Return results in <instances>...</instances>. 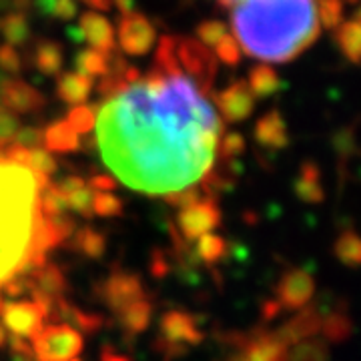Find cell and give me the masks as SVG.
Listing matches in <instances>:
<instances>
[{"instance_id":"cell-26","label":"cell","mask_w":361,"mask_h":361,"mask_svg":"<svg viewBox=\"0 0 361 361\" xmlns=\"http://www.w3.org/2000/svg\"><path fill=\"white\" fill-rule=\"evenodd\" d=\"M225 251H227L225 239L221 235H215V233H207L195 241V255L207 265L219 263L221 259L225 257Z\"/></svg>"},{"instance_id":"cell-24","label":"cell","mask_w":361,"mask_h":361,"mask_svg":"<svg viewBox=\"0 0 361 361\" xmlns=\"http://www.w3.org/2000/svg\"><path fill=\"white\" fill-rule=\"evenodd\" d=\"M337 47L345 54L349 63L360 65L361 63V23L349 20L337 28Z\"/></svg>"},{"instance_id":"cell-30","label":"cell","mask_w":361,"mask_h":361,"mask_svg":"<svg viewBox=\"0 0 361 361\" xmlns=\"http://www.w3.org/2000/svg\"><path fill=\"white\" fill-rule=\"evenodd\" d=\"M94 193L97 191H92L89 185H85V187H80L77 191L68 193L65 197L66 209H71L73 213H77V215L85 217V219L94 217L92 215V199H94Z\"/></svg>"},{"instance_id":"cell-28","label":"cell","mask_w":361,"mask_h":361,"mask_svg":"<svg viewBox=\"0 0 361 361\" xmlns=\"http://www.w3.org/2000/svg\"><path fill=\"white\" fill-rule=\"evenodd\" d=\"M0 32L4 39L8 40L11 47H18V44L26 42L30 28H28V23L23 14L11 13L0 18Z\"/></svg>"},{"instance_id":"cell-20","label":"cell","mask_w":361,"mask_h":361,"mask_svg":"<svg viewBox=\"0 0 361 361\" xmlns=\"http://www.w3.org/2000/svg\"><path fill=\"white\" fill-rule=\"evenodd\" d=\"M90 92H92V78L85 77V75H80L77 71L75 73L61 75L59 82H56V94H59V99L65 101V103L73 104V106L87 103Z\"/></svg>"},{"instance_id":"cell-8","label":"cell","mask_w":361,"mask_h":361,"mask_svg":"<svg viewBox=\"0 0 361 361\" xmlns=\"http://www.w3.org/2000/svg\"><path fill=\"white\" fill-rule=\"evenodd\" d=\"M221 209L215 199H201L191 207H185L177 213V227L179 235L193 243L207 233H213L221 225Z\"/></svg>"},{"instance_id":"cell-52","label":"cell","mask_w":361,"mask_h":361,"mask_svg":"<svg viewBox=\"0 0 361 361\" xmlns=\"http://www.w3.org/2000/svg\"><path fill=\"white\" fill-rule=\"evenodd\" d=\"M71 361H82V360H78V357H75V360H71Z\"/></svg>"},{"instance_id":"cell-33","label":"cell","mask_w":361,"mask_h":361,"mask_svg":"<svg viewBox=\"0 0 361 361\" xmlns=\"http://www.w3.org/2000/svg\"><path fill=\"white\" fill-rule=\"evenodd\" d=\"M227 35H229V30H227L225 23H221V20H205L197 26L199 42L205 44L207 49H215L219 44V40Z\"/></svg>"},{"instance_id":"cell-21","label":"cell","mask_w":361,"mask_h":361,"mask_svg":"<svg viewBox=\"0 0 361 361\" xmlns=\"http://www.w3.org/2000/svg\"><path fill=\"white\" fill-rule=\"evenodd\" d=\"M73 251H77L87 259H101L106 253V237L94 227H80L75 229L71 239L66 241Z\"/></svg>"},{"instance_id":"cell-44","label":"cell","mask_w":361,"mask_h":361,"mask_svg":"<svg viewBox=\"0 0 361 361\" xmlns=\"http://www.w3.org/2000/svg\"><path fill=\"white\" fill-rule=\"evenodd\" d=\"M99 361H130L127 355H121L116 353L115 349H111L109 345H104L103 351H101V360Z\"/></svg>"},{"instance_id":"cell-9","label":"cell","mask_w":361,"mask_h":361,"mask_svg":"<svg viewBox=\"0 0 361 361\" xmlns=\"http://www.w3.org/2000/svg\"><path fill=\"white\" fill-rule=\"evenodd\" d=\"M2 327L11 336L32 341L44 327V315L32 299L11 301V303H4V310H2Z\"/></svg>"},{"instance_id":"cell-18","label":"cell","mask_w":361,"mask_h":361,"mask_svg":"<svg viewBox=\"0 0 361 361\" xmlns=\"http://www.w3.org/2000/svg\"><path fill=\"white\" fill-rule=\"evenodd\" d=\"M42 147L49 153H75L80 149V135L66 121H54L42 130Z\"/></svg>"},{"instance_id":"cell-6","label":"cell","mask_w":361,"mask_h":361,"mask_svg":"<svg viewBox=\"0 0 361 361\" xmlns=\"http://www.w3.org/2000/svg\"><path fill=\"white\" fill-rule=\"evenodd\" d=\"M175 39V54L180 68L195 78L201 87L211 92L213 80L217 75V59L215 54L201 44L199 40L187 39V37H173Z\"/></svg>"},{"instance_id":"cell-25","label":"cell","mask_w":361,"mask_h":361,"mask_svg":"<svg viewBox=\"0 0 361 361\" xmlns=\"http://www.w3.org/2000/svg\"><path fill=\"white\" fill-rule=\"evenodd\" d=\"M65 63V54L56 42H40L35 49V65L44 75H59Z\"/></svg>"},{"instance_id":"cell-34","label":"cell","mask_w":361,"mask_h":361,"mask_svg":"<svg viewBox=\"0 0 361 361\" xmlns=\"http://www.w3.org/2000/svg\"><path fill=\"white\" fill-rule=\"evenodd\" d=\"M219 153L223 159L231 161V159H237V157L243 155L245 151V139L241 133H227L221 137V142L217 145Z\"/></svg>"},{"instance_id":"cell-46","label":"cell","mask_w":361,"mask_h":361,"mask_svg":"<svg viewBox=\"0 0 361 361\" xmlns=\"http://www.w3.org/2000/svg\"><path fill=\"white\" fill-rule=\"evenodd\" d=\"M113 4H115L116 8L123 14L133 13V0H113Z\"/></svg>"},{"instance_id":"cell-37","label":"cell","mask_w":361,"mask_h":361,"mask_svg":"<svg viewBox=\"0 0 361 361\" xmlns=\"http://www.w3.org/2000/svg\"><path fill=\"white\" fill-rule=\"evenodd\" d=\"M315 177H317L315 167L305 165V167H303V173H301V177H299V180H297V193L301 195L303 199H307V201L319 199V187L315 185Z\"/></svg>"},{"instance_id":"cell-17","label":"cell","mask_w":361,"mask_h":361,"mask_svg":"<svg viewBox=\"0 0 361 361\" xmlns=\"http://www.w3.org/2000/svg\"><path fill=\"white\" fill-rule=\"evenodd\" d=\"M313 293V281L303 271H291L277 285V295L285 307H301Z\"/></svg>"},{"instance_id":"cell-3","label":"cell","mask_w":361,"mask_h":361,"mask_svg":"<svg viewBox=\"0 0 361 361\" xmlns=\"http://www.w3.org/2000/svg\"><path fill=\"white\" fill-rule=\"evenodd\" d=\"M47 183L51 179L0 159V287L47 263L35 251L39 193Z\"/></svg>"},{"instance_id":"cell-16","label":"cell","mask_w":361,"mask_h":361,"mask_svg":"<svg viewBox=\"0 0 361 361\" xmlns=\"http://www.w3.org/2000/svg\"><path fill=\"white\" fill-rule=\"evenodd\" d=\"M116 322L127 337L141 336L151 327L153 322V301L149 297H142L139 301L130 303L116 313Z\"/></svg>"},{"instance_id":"cell-49","label":"cell","mask_w":361,"mask_h":361,"mask_svg":"<svg viewBox=\"0 0 361 361\" xmlns=\"http://www.w3.org/2000/svg\"><path fill=\"white\" fill-rule=\"evenodd\" d=\"M6 339H8V331L0 325V349L6 345Z\"/></svg>"},{"instance_id":"cell-48","label":"cell","mask_w":361,"mask_h":361,"mask_svg":"<svg viewBox=\"0 0 361 361\" xmlns=\"http://www.w3.org/2000/svg\"><path fill=\"white\" fill-rule=\"evenodd\" d=\"M11 361H35V357L32 355H23V353H13Z\"/></svg>"},{"instance_id":"cell-31","label":"cell","mask_w":361,"mask_h":361,"mask_svg":"<svg viewBox=\"0 0 361 361\" xmlns=\"http://www.w3.org/2000/svg\"><path fill=\"white\" fill-rule=\"evenodd\" d=\"M317 18L319 25L334 30L341 25L343 18V4L341 0H317Z\"/></svg>"},{"instance_id":"cell-11","label":"cell","mask_w":361,"mask_h":361,"mask_svg":"<svg viewBox=\"0 0 361 361\" xmlns=\"http://www.w3.org/2000/svg\"><path fill=\"white\" fill-rule=\"evenodd\" d=\"M215 104L227 123H241L255 111V94L249 90L245 80H235L215 97Z\"/></svg>"},{"instance_id":"cell-22","label":"cell","mask_w":361,"mask_h":361,"mask_svg":"<svg viewBox=\"0 0 361 361\" xmlns=\"http://www.w3.org/2000/svg\"><path fill=\"white\" fill-rule=\"evenodd\" d=\"M111 56L113 54H106V52L89 47V49H82L75 54V68H77V73L89 78L104 77L111 66Z\"/></svg>"},{"instance_id":"cell-42","label":"cell","mask_w":361,"mask_h":361,"mask_svg":"<svg viewBox=\"0 0 361 361\" xmlns=\"http://www.w3.org/2000/svg\"><path fill=\"white\" fill-rule=\"evenodd\" d=\"M52 16L61 18V20H71L73 16L78 14V6L75 0H54V6H52Z\"/></svg>"},{"instance_id":"cell-51","label":"cell","mask_w":361,"mask_h":361,"mask_svg":"<svg viewBox=\"0 0 361 361\" xmlns=\"http://www.w3.org/2000/svg\"><path fill=\"white\" fill-rule=\"evenodd\" d=\"M355 20H357V23H361V11H357V14H355Z\"/></svg>"},{"instance_id":"cell-39","label":"cell","mask_w":361,"mask_h":361,"mask_svg":"<svg viewBox=\"0 0 361 361\" xmlns=\"http://www.w3.org/2000/svg\"><path fill=\"white\" fill-rule=\"evenodd\" d=\"M169 205L177 207V209H185V207H191L197 201H201V189L199 187H189V189H183L177 193H171L165 197Z\"/></svg>"},{"instance_id":"cell-5","label":"cell","mask_w":361,"mask_h":361,"mask_svg":"<svg viewBox=\"0 0 361 361\" xmlns=\"http://www.w3.org/2000/svg\"><path fill=\"white\" fill-rule=\"evenodd\" d=\"M30 343L37 361H71L85 348V336L65 323H51Z\"/></svg>"},{"instance_id":"cell-29","label":"cell","mask_w":361,"mask_h":361,"mask_svg":"<svg viewBox=\"0 0 361 361\" xmlns=\"http://www.w3.org/2000/svg\"><path fill=\"white\" fill-rule=\"evenodd\" d=\"M66 123L77 135H89L97 123V106L94 104H77L68 111Z\"/></svg>"},{"instance_id":"cell-53","label":"cell","mask_w":361,"mask_h":361,"mask_svg":"<svg viewBox=\"0 0 361 361\" xmlns=\"http://www.w3.org/2000/svg\"><path fill=\"white\" fill-rule=\"evenodd\" d=\"M349 2H357V0H349Z\"/></svg>"},{"instance_id":"cell-45","label":"cell","mask_w":361,"mask_h":361,"mask_svg":"<svg viewBox=\"0 0 361 361\" xmlns=\"http://www.w3.org/2000/svg\"><path fill=\"white\" fill-rule=\"evenodd\" d=\"M167 261L165 257H155L153 259V273H155V277H163V275H167Z\"/></svg>"},{"instance_id":"cell-4","label":"cell","mask_w":361,"mask_h":361,"mask_svg":"<svg viewBox=\"0 0 361 361\" xmlns=\"http://www.w3.org/2000/svg\"><path fill=\"white\" fill-rule=\"evenodd\" d=\"M203 331L195 322L191 313L171 310L159 319V336L155 349L165 357H180L195 345L203 341Z\"/></svg>"},{"instance_id":"cell-23","label":"cell","mask_w":361,"mask_h":361,"mask_svg":"<svg viewBox=\"0 0 361 361\" xmlns=\"http://www.w3.org/2000/svg\"><path fill=\"white\" fill-rule=\"evenodd\" d=\"M247 87L255 97H271L281 89V78L269 65H257L251 68Z\"/></svg>"},{"instance_id":"cell-43","label":"cell","mask_w":361,"mask_h":361,"mask_svg":"<svg viewBox=\"0 0 361 361\" xmlns=\"http://www.w3.org/2000/svg\"><path fill=\"white\" fill-rule=\"evenodd\" d=\"M85 185H87V180L82 179L80 175H66V177H63V179L56 183V187L61 189V193L65 195V197L68 193L80 189V187H85Z\"/></svg>"},{"instance_id":"cell-35","label":"cell","mask_w":361,"mask_h":361,"mask_svg":"<svg viewBox=\"0 0 361 361\" xmlns=\"http://www.w3.org/2000/svg\"><path fill=\"white\" fill-rule=\"evenodd\" d=\"M215 56L221 63L229 66H237L241 61V49L237 44V40L233 39V35H227L219 40V44L215 47Z\"/></svg>"},{"instance_id":"cell-2","label":"cell","mask_w":361,"mask_h":361,"mask_svg":"<svg viewBox=\"0 0 361 361\" xmlns=\"http://www.w3.org/2000/svg\"><path fill=\"white\" fill-rule=\"evenodd\" d=\"M233 39L261 63H289L317 40V0H239L231 6Z\"/></svg>"},{"instance_id":"cell-41","label":"cell","mask_w":361,"mask_h":361,"mask_svg":"<svg viewBox=\"0 0 361 361\" xmlns=\"http://www.w3.org/2000/svg\"><path fill=\"white\" fill-rule=\"evenodd\" d=\"M87 185L97 193H113L116 185H118V180L113 175H94V177H90L87 180Z\"/></svg>"},{"instance_id":"cell-38","label":"cell","mask_w":361,"mask_h":361,"mask_svg":"<svg viewBox=\"0 0 361 361\" xmlns=\"http://www.w3.org/2000/svg\"><path fill=\"white\" fill-rule=\"evenodd\" d=\"M13 145L25 147V149H37L42 147V130L37 127H20L14 135Z\"/></svg>"},{"instance_id":"cell-27","label":"cell","mask_w":361,"mask_h":361,"mask_svg":"<svg viewBox=\"0 0 361 361\" xmlns=\"http://www.w3.org/2000/svg\"><path fill=\"white\" fill-rule=\"evenodd\" d=\"M39 209L40 215L51 219V217H61L66 215V201L65 195L56 187V183H47L39 193Z\"/></svg>"},{"instance_id":"cell-50","label":"cell","mask_w":361,"mask_h":361,"mask_svg":"<svg viewBox=\"0 0 361 361\" xmlns=\"http://www.w3.org/2000/svg\"><path fill=\"white\" fill-rule=\"evenodd\" d=\"M2 310H4V301H2V295H0V317H2Z\"/></svg>"},{"instance_id":"cell-15","label":"cell","mask_w":361,"mask_h":361,"mask_svg":"<svg viewBox=\"0 0 361 361\" xmlns=\"http://www.w3.org/2000/svg\"><path fill=\"white\" fill-rule=\"evenodd\" d=\"M51 322H63L73 329H80V334H97L101 327L104 325V317L99 313H90L77 307L75 303L63 299H56L54 307H52L51 315H49Z\"/></svg>"},{"instance_id":"cell-1","label":"cell","mask_w":361,"mask_h":361,"mask_svg":"<svg viewBox=\"0 0 361 361\" xmlns=\"http://www.w3.org/2000/svg\"><path fill=\"white\" fill-rule=\"evenodd\" d=\"M180 68L175 39L159 42L155 66L125 85L97 111V145L106 167L147 195L177 193L213 169L221 121L215 104Z\"/></svg>"},{"instance_id":"cell-13","label":"cell","mask_w":361,"mask_h":361,"mask_svg":"<svg viewBox=\"0 0 361 361\" xmlns=\"http://www.w3.org/2000/svg\"><path fill=\"white\" fill-rule=\"evenodd\" d=\"M23 277L26 281V291H30V295H42L56 301L63 299L68 289L65 271L56 263H42L40 267H35Z\"/></svg>"},{"instance_id":"cell-14","label":"cell","mask_w":361,"mask_h":361,"mask_svg":"<svg viewBox=\"0 0 361 361\" xmlns=\"http://www.w3.org/2000/svg\"><path fill=\"white\" fill-rule=\"evenodd\" d=\"M80 39L90 44V49L113 54L116 47V32L113 25L99 13H85L78 18Z\"/></svg>"},{"instance_id":"cell-36","label":"cell","mask_w":361,"mask_h":361,"mask_svg":"<svg viewBox=\"0 0 361 361\" xmlns=\"http://www.w3.org/2000/svg\"><path fill=\"white\" fill-rule=\"evenodd\" d=\"M18 129H20V123L16 115L0 104V149H6L8 145H13L14 135Z\"/></svg>"},{"instance_id":"cell-19","label":"cell","mask_w":361,"mask_h":361,"mask_svg":"<svg viewBox=\"0 0 361 361\" xmlns=\"http://www.w3.org/2000/svg\"><path fill=\"white\" fill-rule=\"evenodd\" d=\"M255 139L259 145L269 147V149H281L287 145L289 135H287V127L279 111H269L267 115L259 118L255 125Z\"/></svg>"},{"instance_id":"cell-40","label":"cell","mask_w":361,"mask_h":361,"mask_svg":"<svg viewBox=\"0 0 361 361\" xmlns=\"http://www.w3.org/2000/svg\"><path fill=\"white\" fill-rule=\"evenodd\" d=\"M20 66H23V61H20L18 51L11 44H2L0 47V68H4L8 73H16V71H20Z\"/></svg>"},{"instance_id":"cell-10","label":"cell","mask_w":361,"mask_h":361,"mask_svg":"<svg viewBox=\"0 0 361 361\" xmlns=\"http://www.w3.org/2000/svg\"><path fill=\"white\" fill-rule=\"evenodd\" d=\"M118 44L121 49L133 54V56H142L153 49L157 40L155 26L147 16L137 13L123 14L118 23Z\"/></svg>"},{"instance_id":"cell-32","label":"cell","mask_w":361,"mask_h":361,"mask_svg":"<svg viewBox=\"0 0 361 361\" xmlns=\"http://www.w3.org/2000/svg\"><path fill=\"white\" fill-rule=\"evenodd\" d=\"M123 201L115 193H94L92 199V215L99 217H118L123 215Z\"/></svg>"},{"instance_id":"cell-47","label":"cell","mask_w":361,"mask_h":361,"mask_svg":"<svg viewBox=\"0 0 361 361\" xmlns=\"http://www.w3.org/2000/svg\"><path fill=\"white\" fill-rule=\"evenodd\" d=\"M85 2H89L90 6H97L101 11H106V8L113 6V0H85Z\"/></svg>"},{"instance_id":"cell-12","label":"cell","mask_w":361,"mask_h":361,"mask_svg":"<svg viewBox=\"0 0 361 361\" xmlns=\"http://www.w3.org/2000/svg\"><path fill=\"white\" fill-rule=\"evenodd\" d=\"M0 104L13 115H28L44 106V97L25 80L8 78L0 85Z\"/></svg>"},{"instance_id":"cell-7","label":"cell","mask_w":361,"mask_h":361,"mask_svg":"<svg viewBox=\"0 0 361 361\" xmlns=\"http://www.w3.org/2000/svg\"><path fill=\"white\" fill-rule=\"evenodd\" d=\"M94 295L99 297L103 301V305H106L113 313H118L130 303L147 297V291H145V285L139 275L116 269L97 285Z\"/></svg>"}]
</instances>
